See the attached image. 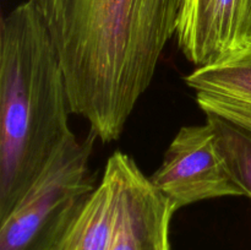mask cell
<instances>
[{
    "label": "cell",
    "mask_w": 251,
    "mask_h": 250,
    "mask_svg": "<svg viewBox=\"0 0 251 250\" xmlns=\"http://www.w3.org/2000/svg\"><path fill=\"white\" fill-rule=\"evenodd\" d=\"M150 180L176 211L211 199L244 196L208 120L180 127Z\"/></svg>",
    "instance_id": "277c9868"
},
{
    "label": "cell",
    "mask_w": 251,
    "mask_h": 250,
    "mask_svg": "<svg viewBox=\"0 0 251 250\" xmlns=\"http://www.w3.org/2000/svg\"><path fill=\"white\" fill-rule=\"evenodd\" d=\"M196 102L205 114L217 115L251 134V105L207 95H196Z\"/></svg>",
    "instance_id": "9c48e42d"
},
{
    "label": "cell",
    "mask_w": 251,
    "mask_h": 250,
    "mask_svg": "<svg viewBox=\"0 0 251 250\" xmlns=\"http://www.w3.org/2000/svg\"><path fill=\"white\" fill-rule=\"evenodd\" d=\"M196 95H207L251 105V43L185 77Z\"/></svg>",
    "instance_id": "52a82bcc"
},
{
    "label": "cell",
    "mask_w": 251,
    "mask_h": 250,
    "mask_svg": "<svg viewBox=\"0 0 251 250\" xmlns=\"http://www.w3.org/2000/svg\"><path fill=\"white\" fill-rule=\"evenodd\" d=\"M63 69L33 0L0 25V220L74 136Z\"/></svg>",
    "instance_id": "7a4b0ae2"
},
{
    "label": "cell",
    "mask_w": 251,
    "mask_h": 250,
    "mask_svg": "<svg viewBox=\"0 0 251 250\" xmlns=\"http://www.w3.org/2000/svg\"><path fill=\"white\" fill-rule=\"evenodd\" d=\"M196 1H198V0H185V2H184V6H188V5L194 4V2H196Z\"/></svg>",
    "instance_id": "30bf717a"
},
{
    "label": "cell",
    "mask_w": 251,
    "mask_h": 250,
    "mask_svg": "<svg viewBox=\"0 0 251 250\" xmlns=\"http://www.w3.org/2000/svg\"><path fill=\"white\" fill-rule=\"evenodd\" d=\"M97 136L74 135L11 212L0 220V250H54L95 191L90 158Z\"/></svg>",
    "instance_id": "3957f363"
},
{
    "label": "cell",
    "mask_w": 251,
    "mask_h": 250,
    "mask_svg": "<svg viewBox=\"0 0 251 250\" xmlns=\"http://www.w3.org/2000/svg\"><path fill=\"white\" fill-rule=\"evenodd\" d=\"M105 168L117 186V217L109 250H171L169 228L176 207L129 154L113 152Z\"/></svg>",
    "instance_id": "5b68a950"
},
{
    "label": "cell",
    "mask_w": 251,
    "mask_h": 250,
    "mask_svg": "<svg viewBox=\"0 0 251 250\" xmlns=\"http://www.w3.org/2000/svg\"><path fill=\"white\" fill-rule=\"evenodd\" d=\"M117 217V186L104 167L102 178L54 250H109Z\"/></svg>",
    "instance_id": "8992f818"
},
{
    "label": "cell",
    "mask_w": 251,
    "mask_h": 250,
    "mask_svg": "<svg viewBox=\"0 0 251 250\" xmlns=\"http://www.w3.org/2000/svg\"><path fill=\"white\" fill-rule=\"evenodd\" d=\"M217 137L218 146L244 196L251 199V134L237 125L217 117L206 114Z\"/></svg>",
    "instance_id": "ba28073f"
},
{
    "label": "cell",
    "mask_w": 251,
    "mask_h": 250,
    "mask_svg": "<svg viewBox=\"0 0 251 250\" xmlns=\"http://www.w3.org/2000/svg\"><path fill=\"white\" fill-rule=\"evenodd\" d=\"M33 1L55 47L71 110L100 141H115L176 34L185 0Z\"/></svg>",
    "instance_id": "6da1fadb"
}]
</instances>
